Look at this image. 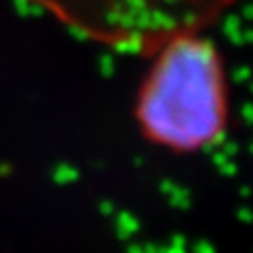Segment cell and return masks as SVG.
I'll return each instance as SVG.
<instances>
[{
	"mask_svg": "<svg viewBox=\"0 0 253 253\" xmlns=\"http://www.w3.org/2000/svg\"><path fill=\"white\" fill-rule=\"evenodd\" d=\"M100 46L150 56L168 40L206 32L239 0H26Z\"/></svg>",
	"mask_w": 253,
	"mask_h": 253,
	"instance_id": "cell-2",
	"label": "cell"
},
{
	"mask_svg": "<svg viewBox=\"0 0 253 253\" xmlns=\"http://www.w3.org/2000/svg\"><path fill=\"white\" fill-rule=\"evenodd\" d=\"M148 58L134 104L142 138L171 154H198L219 144L229 122V90L217 44L206 32H189Z\"/></svg>",
	"mask_w": 253,
	"mask_h": 253,
	"instance_id": "cell-1",
	"label": "cell"
}]
</instances>
